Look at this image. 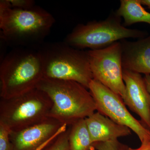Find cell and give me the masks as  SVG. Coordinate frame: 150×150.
I'll list each match as a JSON object with an SVG mask.
<instances>
[{
  "instance_id": "22",
  "label": "cell",
  "mask_w": 150,
  "mask_h": 150,
  "mask_svg": "<svg viewBox=\"0 0 150 150\" xmlns=\"http://www.w3.org/2000/svg\"></svg>"
},
{
  "instance_id": "3",
  "label": "cell",
  "mask_w": 150,
  "mask_h": 150,
  "mask_svg": "<svg viewBox=\"0 0 150 150\" xmlns=\"http://www.w3.org/2000/svg\"><path fill=\"white\" fill-rule=\"evenodd\" d=\"M43 77V65L37 50L15 48L1 62V98H11L31 91Z\"/></svg>"
},
{
  "instance_id": "10",
  "label": "cell",
  "mask_w": 150,
  "mask_h": 150,
  "mask_svg": "<svg viewBox=\"0 0 150 150\" xmlns=\"http://www.w3.org/2000/svg\"><path fill=\"white\" fill-rule=\"evenodd\" d=\"M123 78L126 87L124 103L139 116L143 126L150 131V93L144 79L140 74L123 69Z\"/></svg>"
},
{
  "instance_id": "1",
  "label": "cell",
  "mask_w": 150,
  "mask_h": 150,
  "mask_svg": "<svg viewBox=\"0 0 150 150\" xmlns=\"http://www.w3.org/2000/svg\"><path fill=\"white\" fill-rule=\"evenodd\" d=\"M55 22L53 16L40 7L13 8L8 0L0 1L1 38L8 46L37 49Z\"/></svg>"
},
{
  "instance_id": "17",
  "label": "cell",
  "mask_w": 150,
  "mask_h": 150,
  "mask_svg": "<svg viewBox=\"0 0 150 150\" xmlns=\"http://www.w3.org/2000/svg\"><path fill=\"white\" fill-rule=\"evenodd\" d=\"M11 131L0 123V150H13L10 138Z\"/></svg>"
},
{
  "instance_id": "6",
  "label": "cell",
  "mask_w": 150,
  "mask_h": 150,
  "mask_svg": "<svg viewBox=\"0 0 150 150\" xmlns=\"http://www.w3.org/2000/svg\"><path fill=\"white\" fill-rule=\"evenodd\" d=\"M52 106L50 98L37 88L9 98L0 99V123L17 131L45 121Z\"/></svg>"
},
{
  "instance_id": "2",
  "label": "cell",
  "mask_w": 150,
  "mask_h": 150,
  "mask_svg": "<svg viewBox=\"0 0 150 150\" xmlns=\"http://www.w3.org/2000/svg\"><path fill=\"white\" fill-rule=\"evenodd\" d=\"M36 88L45 93L52 101L48 117L64 125L71 126L96 110L90 92L76 82L43 77Z\"/></svg>"
},
{
  "instance_id": "20",
  "label": "cell",
  "mask_w": 150,
  "mask_h": 150,
  "mask_svg": "<svg viewBox=\"0 0 150 150\" xmlns=\"http://www.w3.org/2000/svg\"><path fill=\"white\" fill-rule=\"evenodd\" d=\"M144 79L147 88L149 92L150 93V75H146L145 76Z\"/></svg>"
},
{
  "instance_id": "9",
  "label": "cell",
  "mask_w": 150,
  "mask_h": 150,
  "mask_svg": "<svg viewBox=\"0 0 150 150\" xmlns=\"http://www.w3.org/2000/svg\"><path fill=\"white\" fill-rule=\"evenodd\" d=\"M67 127L56 119L48 118L22 130L11 131L10 138L13 150H41Z\"/></svg>"
},
{
  "instance_id": "18",
  "label": "cell",
  "mask_w": 150,
  "mask_h": 150,
  "mask_svg": "<svg viewBox=\"0 0 150 150\" xmlns=\"http://www.w3.org/2000/svg\"><path fill=\"white\" fill-rule=\"evenodd\" d=\"M8 5L13 8L27 9L35 6V1L33 0H8Z\"/></svg>"
},
{
  "instance_id": "19",
  "label": "cell",
  "mask_w": 150,
  "mask_h": 150,
  "mask_svg": "<svg viewBox=\"0 0 150 150\" xmlns=\"http://www.w3.org/2000/svg\"><path fill=\"white\" fill-rule=\"evenodd\" d=\"M130 150H150V141L142 143L140 147L137 149H133L131 148Z\"/></svg>"
},
{
  "instance_id": "7",
  "label": "cell",
  "mask_w": 150,
  "mask_h": 150,
  "mask_svg": "<svg viewBox=\"0 0 150 150\" xmlns=\"http://www.w3.org/2000/svg\"><path fill=\"white\" fill-rule=\"evenodd\" d=\"M88 89L95 101L96 110L115 123L129 127L141 143L150 141V131L131 115L120 96L102 83L93 79Z\"/></svg>"
},
{
  "instance_id": "15",
  "label": "cell",
  "mask_w": 150,
  "mask_h": 150,
  "mask_svg": "<svg viewBox=\"0 0 150 150\" xmlns=\"http://www.w3.org/2000/svg\"><path fill=\"white\" fill-rule=\"evenodd\" d=\"M69 133V128H67L41 150H71Z\"/></svg>"
},
{
  "instance_id": "21",
  "label": "cell",
  "mask_w": 150,
  "mask_h": 150,
  "mask_svg": "<svg viewBox=\"0 0 150 150\" xmlns=\"http://www.w3.org/2000/svg\"><path fill=\"white\" fill-rule=\"evenodd\" d=\"M140 2L142 5L147 6L150 9V0H140Z\"/></svg>"
},
{
  "instance_id": "16",
  "label": "cell",
  "mask_w": 150,
  "mask_h": 150,
  "mask_svg": "<svg viewBox=\"0 0 150 150\" xmlns=\"http://www.w3.org/2000/svg\"><path fill=\"white\" fill-rule=\"evenodd\" d=\"M93 146L97 150H130L129 146L121 143L118 139L97 142L94 143Z\"/></svg>"
},
{
  "instance_id": "13",
  "label": "cell",
  "mask_w": 150,
  "mask_h": 150,
  "mask_svg": "<svg viewBox=\"0 0 150 150\" xmlns=\"http://www.w3.org/2000/svg\"><path fill=\"white\" fill-rule=\"evenodd\" d=\"M115 12L123 18L125 26L141 22L150 25V13L143 7L140 0H121Z\"/></svg>"
},
{
  "instance_id": "14",
  "label": "cell",
  "mask_w": 150,
  "mask_h": 150,
  "mask_svg": "<svg viewBox=\"0 0 150 150\" xmlns=\"http://www.w3.org/2000/svg\"><path fill=\"white\" fill-rule=\"evenodd\" d=\"M69 140L71 150H93L85 118L81 119L71 125Z\"/></svg>"
},
{
  "instance_id": "11",
  "label": "cell",
  "mask_w": 150,
  "mask_h": 150,
  "mask_svg": "<svg viewBox=\"0 0 150 150\" xmlns=\"http://www.w3.org/2000/svg\"><path fill=\"white\" fill-rule=\"evenodd\" d=\"M120 41L123 69L150 75V35L135 41Z\"/></svg>"
},
{
  "instance_id": "4",
  "label": "cell",
  "mask_w": 150,
  "mask_h": 150,
  "mask_svg": "<svg viewBox=\"0 0 150 150\" xmlns=\"http://www.w3.org/2000/svg\"><path fill=\"white\" fill-rule=\"evenodd\" d=\"M36 50L42 61L43 77L76 82L88 89L93 77L87 51L64 42L43 43Z\"/></svg>"
},
{
  "instance_id": "5",
  "label": "cell",
  "mask_w": 150,
  "mask_h": 150,
  "mask_svg": "<svg viewBox=\"0 0 150 150\" xmlns=\"http://www.w3.org/2000/svg\"><path fill=\"white\" fill-rule=\"evenodd\" d=\"M121 18L112 12L104 20L90 21L78 25L65 38L64 42L77 48L99 50L127 38H144L146 33L126 28L121 23Z\"/></svg>"
},
{
  "instance_id": "12",
  "label": "cell",
  "mask_w": 150,
  "mask_h": 150,
  "mask_svg": "<svg viewBox=\"0 0 150 150\" xmlns=\"http://www.w3.org/2000/svg\"><path fill=\"white\" fill-rule=\"evenodd\" d=\"M85 120L93 144L117 140L118 138L131 134L129 127L115 123L98 111Z\"/></svg>"
},
{
  "instance_id": "8",
  "label": "cell",
  "mask_w": 150,
  "mask_h": 150,
  "mask_svg": "<svg viewBox=\"0 0 150 150\" xmlns=\"http://www.w3.org/2000/svg\"><path fill=\"white\" fill-rule=\"evenodd\" d=\"M87 52L93 79L107 87L123 99L126 87L123 78L121 41L106 48L89 50Z\"/></svg>"
}]
</instances>
